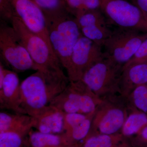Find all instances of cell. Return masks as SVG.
Wrapping results in <instances>:
<instances>
[{"label":"cell","mask_w":147,"mask_h":147,"mask_svg":"<svg viewBox=\"0 0 147 147\" xmlns=\"http://www.w3.org/2000/svg\"><path fill=\"white\" fill-rule=\"evenodd\" d=\"M129 140L132 147H147V126Z\"/></svg>","instance_id":"83f0119b"},{"label":"cell","mask_w":147,"mask_h":147,"mask_svg":"<svg viewBox=\"0 0 147 147\" xmlns=\"http://www.w3.org/2000/svg\"><path fill=\"white\" fill-rule=\"evenodd\" d=\"M64 113L49 105L38 115L33 117V127L46 134H61L64 132Z\"/></svg>","instance_id":"5bb4252c"},{"label":"cell","mask_w":147,"mask_h":147,"mask_svg":"<svg viewBox=\"0 0 147 147\" xmlns=\"http://www.w3.org/2000/svg\"><path fill=\"white\" fill-rule=\"evenodd\" d=\"M13 6L11 0H0V17L1 21L11 22L16 16Z\"/></svg>","instance_id":"d4e9b609"},{"label":"cell","mask_w":147,"mask_h":147,"mask_svg":"<svg viewBox=\"0 0 147 147\" xmlns=\"http://www.w3.org/2000/svg\"><path fill=\"white\" fill-rule=\"evenodd\" d=\"M45 17L51 46L67 70L74 48L82 35L81 29L76 18L69 13Z\"/></svg>","instance_id":"7a4b0ae2"},{"label":"cell","mask_w":147,"mask_h":147,"mask_svg":"<svg viewBox=\"0 0 147 147\" xmlns=\"http://www.w3.org/2000/svg\"><path fill=\"white\" fill-rule=\"evenodd\" d=\"M144 63H147V38L142 42L131 59L124 65Z\"/></svg>","instance_id":"484cf974"},{"label":"cell","mask_w":147,"mask_h":147,"mask_svg":"<svg viewBox=\"0 0 147 147\" xmlns=\"http://www.w3.org/2000/svg\"><path fill=\"white\" fill-rule=\"evenodd\" d=\"M0 50L5 60L16 71L30 69L36 71L32 60L15 30L2 21L0 25Z\"/></svg>","instance_id":"9c48e42d"},{"label":"cell","mask_w":147,"mask_h":147,"mask_svg":"<svg viewBox=\"0 0 147 147\" xmlns=\"http://www.w3.org/2000/svg\"><path fill=\"white\" fill-rule=\"evenodd\" d=\"M132 3L147 16V0H132Z\"/></svg>","instance_id":"f546056e"},{"label":"cell","mask_w":147,"mask_h":147,"mask_svg":"<svg viewBox=\"0 0 147 147\" xmlns=\"http://www.w3.org/2000/svg\"><path fill=\"white\" fill-rule=\"evenodd\" d=\"M147 126V114L136 109H129L128 116L120 133L129 140Z\"/></svg>","instance_id":"2e32d148"},{"label":"cell","mask_w":147,"mask_h":147,"mask_svg":"<svg viewBox=\"0 0 147 147\" xmlns=\"http://www.w3.org/2000/svg\"><path fill=\"white\" fill-rule=\"evenodd\" d=\"M102 1V0H85L83 12L88 10H100Z\"/></svg>","instance_id":"f1b7e54d"},{"label":"cell","mask_w":147,"mask_h":147,"mask_svg":"<svg viewBox=\"0 0 147 147\" xmlns=\"http://www.w3.org/2000/svg\"><path fill=\"white\" fill-rule=\"evenodd\" d=\"M33 122L0 133V147H21L24 138L33 127Z\"/></svg>","instance_id":"ac0fdd59"},{"label":"cell","mask_w":147,"mask_h":147,"mask_svg":"<svg viewBox=\"0 0 147 147\" xmlns=\"http://www.w3.org/2000/svg\"><path fill=\"white\" fill-rule=\"evenodd\" d=\"M100 10L109 25L147 33V16L126 0H102Z\"/></svg>","instance_id":"52a82bcc"},{"label":"cell","mask_w":147,"mask_h":147,"mask_svg":"<svg viewBox=\"0 0 147 147\" xmlns=\"http://www.w3.org/2000/svg\"><path fill=\"white\" fill-rule=\"evenodd\" d=\"M101 99L95 111L87 138L97 134L120 133L128 116L129 107L126 98L118 94Z\"/></svg>","instance_id":"277c9868"},{"label":"cell","mask_w":147,"mask_h":147,"mask_svg":"<svg viewBox=\"0 0 147 147\" xmlns=\"http://www.w3.org/2000/svg\"><path fill=\"white\" fill-rule=\"evenodd\" d=\"M101 99L82 80L69 82L50 105L64 113L88 114L94 112Z\"/></svg>","instance_id":"5b68a950"},{"label":"cell","mask_w":147,"mask_h":147,"mask_svg":"<svg viewBox=\"0 0 147 147\" xmlns=\"http://www.w3.org/2000/svg\"><path fill=\"white\" fill-rule=\"evenodd\" d=\"M146 84L147 63L123 66L120 80V94L127 98L136 88Z\"/></svg>","instance_id":"4fadbf2b"},{"label":"cell","mask_w":147,"mask_h":147,"mask_svg":"<svg viewBox=\"0 0 147 147\" xmlns=\"http://www.w3.org/2000/svg\"><path fill=\"white\" fill-rule=\"evenodd\" d=\"M123 67L105 57L88 69L82 80L100 98L120 94L119 82Z\"/></svg>","instance_id":"8992f818"},{"label":"cell","mask_w":147,"mask_h":147,"mask_svg":"<svg viewBox=\"0 0 147 147\" xmlns=\"http://www.w3.org/2000/svg\"><path fill=\"white\" fill-rule=\"evenodd\" d=\"M33 122L32 117L26 114L0 113V133L25 126Z\"/></svg>","instance_id":"d6986e66"},{"label":"cell","mask_w":147,"mask_h":147,"mask_svg":"<svg viewBox=\"0 0 147 147\" xmlns=\"http://www.w3.org/2000/svg\"><path fill=\"white\" fill-rule=\"evenodd\" d=\"M32 1L42 10L45 17L55 16L69 13L64 0Z\"/></svg>","instance_id":"7402d4cb"},{"label":"cell","mask_w":147,"mask_h":147,"mask_svg":"<svg viewBox=\"0 0 147 147\" xmlns=\"http://www.w3.org/2000/svg\"><path fill=\"white\" fill-rule=\"evenodd\" d=\"M16 16L32 32L41 37L52 47L42 10L32 0H11ZM53 49V48H52Z\"/></svg>","instance_id":"8fae6325"},{"label":"cell","mask_w":147,"mask_h":147,"mask_svg":"<svg viewBox=\"0 0 147 147\" xmlns=\"http://www.w3.org/2000/svg\"><path fill=\"white\" fill-rule=\"evenodd\" d=\"M147 38L146 33L117 28L113 31L102 45L105 57L123 67L131 59Z\"/></svg>","instance_id":"ba28073f"},{"label":"cell","mask_w":147,"mask_h":147,"mask_svg":"<svg viewBox=\"0 0 147 147\" xmlns=\"http://www.w3.org/2000/svg\"><path fill=\"white\" fill-rule=\"evenodd\" d=\"M101 46L82 35L74 48L66 70L69 82L82 80L88 69L105 57Z\"/></svg>","instance_id":"30bf717a"},{"label":"cell","mask_w":147,"mask_h":147,"mask_svg":"<svg viewBox=\"0 0 147 147\" xmlns=\"http://www.w3.org/2000/svg\"><path fill=\"white\" fill-rule=\"evenodd\" d=\"M79 147H132L128 139L121 133L100 134L88 137Z\"/></svg>","instance_id":"9a60e30c"},{"label":"cell","mask_w":147,"mask_h":147,"mask_svg":"<svg viewBox=\"0 0 147 147\" xmlns=\"http://www.w3.org/2000/svg\"><path fill=\"white\" fill-rule=\"evenodd\" d=\"M69 13L74 17L83 12L85 0H64Z\"/></svg>","instance_id":"4316f807"},{"label":"cell","mask_w":147,"mask_h":147,"mask_svg":"<svg viewBox=\"0 0 147 147\" xmlns=\"http://www.w3.org/2000/svg\"><path fill=\"white\" fill-rule=\"evenodd\" d=\"M126 98L129 109L147 114V84L137 87Z\"/></svg>","instance_id":"44dd1931"},{"label":"cell","mask_w":147,"mask_h":147,"mask_svg":"<svg viewBox=\"0 0 147 147\" xmlns=\"http://www.w3.org/2000/svg\"><path fill=\"white\" fill-rule=\"evenodd\" d=\"M29 142L31 147H72L62 133L46 134L31 131Z\"/></svg>","instance_id":"e0dca14e"},{"label":"cell","mask_w":147,"mask_h":147,"mask_svg":"<svg viewBox=\"0 0 147 147\" xmlns=\"http://www.w3.org/2000/svg\"><path fill=\"white\" fill-rule=\"evenodd\" d=\"M75 18L80 28L92 25H109L104 14L100 9L86 11Z\"/></svg>","instance_id":"603a6c76"},{"label":"cell","mask_w":147,"mask_h":147,"mask_svg":"<svg viewBox=\"0 0 147 147\" xmlns=\"http://www.w3.org/2000/svg\"><path fill=\"white\" fill-rule=\"evenodd\" d=\"M82 35L102 47L105 40L111 35V30L108 25H96L80 28Z\"/></svg>","instance_id":"ffe728a7"},{"label":"cell","mask_w":147,"mask_h":147,"mask_svg":"<svg viewBox=\"0 0 147 147\" xmlns=\"http://www.w3.org/2000/svg\"><path fill=\"white\" fill-rule=\"evenodd\" d=\"M69 82L65 75H49L36 71L20 85L21 107L27 115L36 117L65 88Z\"/></svg>","instance_id":"6da1fadb"},{"label":"cell","mask_w":147,"mask_h":147,"mask_svg":"<svg viewBox=\"0 0 147 147\" xmlns=\"http://www.w3.org/2000/svg\"><path fill=\"white\" fill-rule=\"evenodd\" d=\"M89 114H84L79 113H64L63 132L71 130L74 127L81 123L86 118Z\"/></svg>","instance_id":"cb8c5ba5"},{"label":"cell","mask_w":147,"mask_h":147,"mask_svg":"<svg viewBox=\"0 0 147 147\" xmlns=\"http://www.w3.org/2000/svg\"><path fill=\"white\" fill-rule=\"evenodd\" d=\"M20 85L17 74L5 69L3 80L0 84V107L27 115L21 107Z\"/></svg>","instance_id":"7c38bea8"},{"label":"cell","mask_w":147,"mask_h":147,"mask_svg":"<svg viewBox=\"0 0 147 147\" xmlns=\"http://www.w3.org/2000/svg\"><path fill=\"white\" fill-rule=\"evenodd\" d=\"M11 23L32 60L36 71L48 75L65 74L53 49L43 38L30 30L16 16Z\"/></svg>","instance_id":"3957f363"}]
</instances>
